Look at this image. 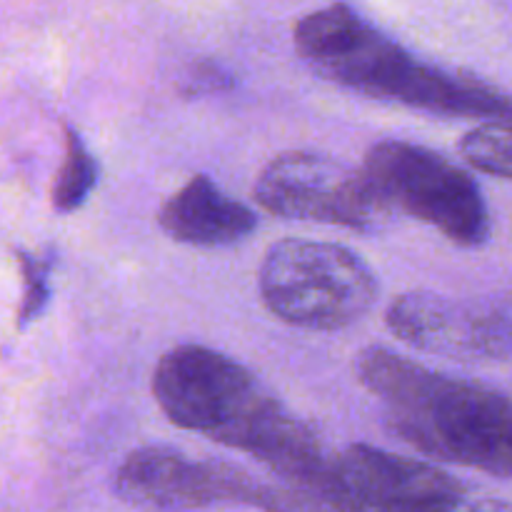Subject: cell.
<instances>
[{
  "label": "cell",
  "mask_w": 512,
  "mask_h": 512,
  "mask_svg": "<svg viewBox=\"0 0 512 512\" xmlns=\"http://www.w3.org/2000/svg\"><path fill=\"white\" fill-rule=\"evenodd\" d=\"M363 170L390 208L433 225L460 248H478L490 238L478 183L435 150L383 140L368 150Z\"/></svg>",
  "instance_id": "5b68a950"
},
{
  "label": "cell",
  "mask_w": 512,
  "mask_h": 512,
  "mask_svg": "<svg viewBox=\"0 0 512 512\" xmlns=\"http://www.w3.org/2000/svg\"><path fill=\"white\" fill-rule=\"evenodd\" d=\"M320 498L345 512H455L468 500L445 470L363 443L330 455Z\"/></svg>",
  "instance_id": "52a82bcc"
},
{
  "label": "cell",
  "mask_w": 512,
  "mask_h": 512,
  "mask_svg": "<svg viewBox=\"0 0 512 512\" xmlns=\"http://www.w3.org/2000/svg\"><path fill=\"white\" fill-rule=\"evenodd\" d=\"M20 270H23V303H20L18 310V323L20 328L35 320L40 315V310L45 308L50 298V285H48V275H50V258H35L30 253H20Z\"/></svg>",
  "instance_id": "4fadbf2b"
},
{
  "label": "cell",
  "mask_w": 512,
  "mask_h": 512,
  "mask_svg": "<svg viewBox=\"0 0 512 512\" xmlns=\"http://www.w3.org/2000/svg\"><path fill=\"white\" fill-rule=\"evenodd\" d=\"M455 512H512V505L498 503V500H480V503H468L465 500Z\"/></svg>",
  "instance_id": "9a60e30c"
},
{
  "label": "cell",
  "mask_w": 512,
  "mask_h": 512,
  "mask_svg": "<svg viewBox=\"0 0 512 512\" xmlns=\"http://www.w3.org/2000/svg\"><path fill=\"white\" fill-rule=\"evenodd\" d=\"M158 223L178 243L220 248L248 238L258 218L248 205L228 198L208 175H195L165 200Z\"/></svg>",
  "instance_id": "30bf717a"
},
{
  "label": "cell",
  "mask_w": 512,
  "mask_h": 512,
  "mask_svg": "<svg viewBox=\"0 0 512 512\" xmlns=\"http://www.w3.org/2000/svg\"><path fill=\"white\" fill-rule=\"evenodd\" d=\"M263 210L290 220L343 225L350 230H380L393 208L365 170H355L323 153H283L270 160L255 183Z\"/></svg>",
  "instance_id": "8992f818"
},
{
  "label": "cell",
  "mask_w": 512,
  "mask_h": 512,
  "mask_svg": "<svg viewBox=\"0 0 512 512\" xmlns=\"http://www.w3.org/2000/svg\"><path fill=\"white\" fill-rule=\"evenodd\" d=\"M98 183V163L85 148L75 130L65 133V158L53 185V208L58 213H73L88 200Z\"/></svg>",
  "instance_id": "8fae6325"
},
{
  "label": "cell",
  "mask_w": 512,
  "mask_h": 512,
  "mask_svg": "<svg viewBox=\"0 0 512 512\" xmlns=\"http://www.w3.org/2000/svg\"><path fill=\"white\" fill-rule=\"evenodd\" d=\"M260 298L283 323L333 333L363 318L378 300L373 270L350 248L288 238L260 263Z\"/></svg>",
  "instance_id": "277c9868"
},
{
  "label": "cell",
  "mask_w": 512,
  "mask_h": 512,
  "mask_svg": "<svg viewBox=\"0 0 512 512\" xmlns=\"http://www.w3.org/2000/svg\"><path fill=\"white\" fill-rule=\"evenodd\" d=\"M460 153L473 168L512 180V123H485L460 140Z\"/></svg>",
  "instance_id": "7c38bea8"
},
{
  "label": "cell",
  "mask_w": 512,
  "mask_h": 512,
  "mask_svg": "<svg viewBox=\"0 0 512 512\" xmlns=\"http://www.w3.org/2000/svg\"><path fill=\"white\" fill-rule=\"evenodd\" d=\"M385 323L410 348L450 358H500L512 348V323L505 315L438 293L400 295Z\"/></svg>",
  "instance_id": "9c48e42d"
},
{
  "label": "cell",
  "mask_w": 512,
  "mask_h": 512,
  "mask_svg": "<svg viewBox=\"0 0 512 512\" xmlns=\"http://www.w3.org/2000/svg\"><path fill=\"white\" fill-rule=\"evenodd\" d=\"M153 395L173 425L253 455L275 468L308 438V425L260 388L245 365L205 345H178L160 358Z\"/></svg>",
  "instance_id": "7a4b0ae2"
},
{
  "label": "cell",
  "mask_w": 512,
  "mask_h": 512,
  "mask_svg": "<svg viewBox=\"0 0 512 512\" xmlns=\"http://www.w3.org/2000/svg\"><path fill=\"white\" fill-rule=\"evenodd\" d=\"M358 380L388 410L395 433L430 458L512 478V400L448 378L383 345L358 355Z\"/></svg>",
  "instance_id": "6da1fadb"
},
{
  "label": "cell",
  "mask_w": 512,
  "mask_h": 512,
  "mask_svg": "<svg viewBox=\"0 0 512 512\" xmlns=\"http://www.w3.org/2000/svg\"><path fill=\"white\" fill-rule=\"evenodd\" d=\"M115 490L130 505L148 510H198L218 503L258 505L260 490L243 470L213 460H193L175 448L148 445L120 463Z\"/></svg>",
  "instance_id": "ba28073f"
},
{
  "label": "cell",
  "mask_w": 512,
  "mask_h": 512,
  "mask_svg": "<svg viewBox=\"0 0 512 512\" xmlns=\"http://www.w3.org/2000/svg\"><path fill=\"white\" fill-rule=\"evenodd\" d=\"M295 48L323 78L370 98L438 113L450 73L410 58L348 5L315 10L295 25Z\"/></svg>",
  "instance_id": "3957f363"
},
{
  "label": "cell",
  "mask_w": 512,
  "mask_h": 512,
  "mask_svg": "<svg viewBox=\"0 0 512 512\" xmlns=\"http://www.w3.org/2000/svg\"><path fill=\"white\" fill-rule=\"evenodd\" d=\"M255 508H260L263 512H345L338 505L320 498V495L293 488V485H288L285 490L263 488Z\"/></svg>",
  "instance_id": "5bb4252c"
}]
</instances>
